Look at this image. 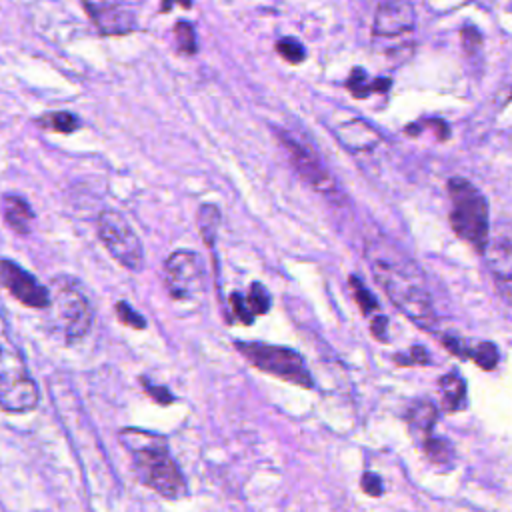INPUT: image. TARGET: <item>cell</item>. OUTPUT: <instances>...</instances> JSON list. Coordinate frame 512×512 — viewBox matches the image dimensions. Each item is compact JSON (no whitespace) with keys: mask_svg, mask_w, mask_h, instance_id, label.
<instances>
[{"mask_svg":"<svg viewBox=\"0 0 512 512\" xmlns=\"http://www.w3.org/2000/svg\"><path fill=\"white\" fill-rule=\"evenodd\" d=\"M364 258L390 302L418 328L432 332L438 324V314L420 266L382 236L366 240Z\"/></svg>","mask_w":512,"mask_h":512,"instance_id":"cell-1","label":"cell"},{"mask_svg":"<svg viewBox=\"0 0 512 512\" xmlns=\"http://www.w3.org/2000/svg\"><path fill=\"white\" fill-rule=\"evenodd\" d=\"M118 440L130 454L132 468L146 488L168 500L186 496V478L164 436L130 426L118 432Z\"/></svg>","mask_w":512,"mask_h":512,"instance_id":"cell-2","label":"cell"},{"mask_svg":"<svg viewBox=\"0 0 512 512\" xmlns=\"http://www.w3.org/2000/svg\"><path fill=\"white\" fill-rule=\"evenodd\" d=\"M48 324L66 344L80 342L94 324L92 304L82 284L72 276H54L48 284Z\"/></svg>","mask_w":512,"mask_h":512,"instance_id":"cell-3","label":"cell"},{"mask_svg":"<svg viewBox=\"0 0 512 512\" xmlns=\"http://www.w3.org/2000/svg\"><path fill=\"white\" fill-rule=\"evenodd\" d=\"M38 404V384L0 312V408L12 414H26L36 410Z\"/></svg>","mask_w":512,"mask_h":512,"instance_id":"cell-4","label":"cell"},{"mask_svg":"<svg viewBox=\"0 0 512 512\" xmlns=\"http://www.w3.org/2000/svg\"><path fill=\"white\" fill-rule=\"evenodd\" d=\"M448 198L452 230L472 248L484 252L490 240L488 200L470 180L462 176L448 180Z\"/></svg>","mask_w":512,"mask_h":512,"instance_id":"cell-5","label":"cell"},{"mask_svg":"<svg viewBox=\"0 0 512 512\" xmlns=\"http://www.w3.org/2000/svg\"><path fill=\"white\" fill-rule=\"evenodd\" d=\"M236 350L258 370L272 374L290 384L312 388L314 380L306 368L304 358L286 346L264 344V342H236Z\"/></svg>","mask_w":512,"mask_h":512,"instance_id":"cell-6","label":"cell"},{"mask_svg":"<svg viewBox=\"0 0 512 512\" xmlns=\"http://www.w3.org/2000/svg\"><path fill=\"white\" fill-rule=\"evenodd\" d=\"M98 238L108 254L124 268L138 272L144 264L142 242L118 210H102L96 218Z\"/></svg>","mask_w":512,"mask_h":512,"instance_id":"cell-7","label":"cell"},{"mask_svg":"<svg viewBox=\"0 0 512 512\" xmlns=\"http://www.w3.org/2000/svg\"><path fill=\"white\" fill-rule=\"evenodd\" d=\"M164 286L172 300L190 302L204 290L202 258L192 250H176L164 262Z\"/></svg>","mask_w":512,"mask_h":512,"instance_id":"cell-8","label":"cell"},{"mask_svg":"<svg viewBox=\"0 0 512 512\" xmlns=\"http://www.w3.org/2000/svg\"><path fill=\"white\" fill-rule=\"evenodd\" d=\"M278 142L282 144V148L286 150L292 168L296 170V174L308 184L312 186L316 192L320 194H334L336 192V180L330 174V170L322 164L320 156L306 144H302L294 134L286 132V130H274Z\"/></svg>","mask_w":512,"mask_h":512,"instance_id":"cell-9","label":"cell"},{"mask_svg":"<svg viewBox=\"0 0 512 512\" xmlns=\"http://www.w3.org/2000/svg\"><path fill=\"white\" fill-rule=\"evenodd\" d=\"M486 264L500 296L512 306V224L498 222L484 248Z\"/></svg>","mask_w":512,"mask_h":512,"instance_id":"cell-10","label":"cell"},{"mask_svg":"<svg viewBox=\"0 0 512 512\" xmlns=\"http://www.w3.org/2000/svg\"><path fill=\"white\" fill-rule=\"evenodd\" d=\"M0 284L20 304L36 310H46L50 302L48 286L40 284L36 276L24 270L20 264L8 258H0Z\"/></svg>","mask_w":512,"mask_h":512,"instance_id":"cell-11","label":"cell"},{"mask_svg":"<svg viewBox=\"0 0 512 512\" xmlns=\"http://www.w3.org/2000/svg\"><path fill=\"white\" fill-rule=\"evenodd\" d=\"M416 12L406 0H386L380 2L372 22L374 38H400L414 30Z\"/></svg>","mask_w":512,"mask_h":512,"instance_id":"cell-12","label":"cell"},{"mask_svg":"<svg viewBox=\"0 0 512 512\" xmlns=\"http://www.w3.org/2000/svg\"><path fill=\"white\" fill-rule=\"evenodd\" d=\"M86 14L102 36H124L136 30V12L124 4L82 2Z\"/></svg>","mask_w":512,"mask_h":512,"instance_id":"cell-13","label":"cell"},{"mask_svg":"<svg viewBox=\"0 0 512 512\" xmlns=\"http://www.w3.org/2000/svg\"><path fill=\"white\" fill-rule=\"evenodd\" d=\"M336 134H338V140L348 150H354V152L372 150L380 142V134L368 122L358 120V118H352V120L340 124L336 128Z\"/></svg>","mask_w":512,"mask_h":512,"instance_id":"cell-14","label":"cell"},{"mask_svg":"<svg viewBox=\"0 0 512 512\" xmlns=\"http://www.w3.org/2000/svg\"><path fill=\"white\" fill-rule=\"evenodd\" d=\"M2 218L6 226L16 234H28L34 222L32 206L18 194H6L2 198Z\"/></svg>","mask_w":512,"mask_h":512,"instance_id":"cell-15","label":"cell"},{"mask_svg":"<svg viewBox=\"0 0 512 512\" xmlns=\"http://www.w3.org/2000/svg\"><path fill=\"white\" fill-rule=\"evenodd\" d=\"M438 390H440V404H442L444 410L460 412L468 406L466 380L456 370L440 376Z\"/></svg>","mask_w":512,"mask_h":512,"instance_id":"cell-16","label":"cell"},{"mask_svg":"<svg viewBox=\"0 0 512 512\" xmlns=\"http://www.w3.org/2000/svg\"><path fill=\"white\" fill-rule=\"evenodd\" d=\"M406 418H408V424H410L412 430H416L422 436H426V434L432 432V428L436 424L438 410H436V406L432 402L422 400V402H416V404L410 406Z\"/></svg>","mask_w":512,"mask_h":512,"instance_id":"cell-17","label":"cell"},{"mask_svg":"<svg viewBox=\"0 0 512 512\" xmlns=\"http://www.w3.org/2000/svg\"><path fill=\"white\" fill-rule=\"evenodd\" d=\"M36 124L44 130H50V132H58V134H72L76 132L82 122L76 114L68 112V110H56V112H48V114H42Z\"/></svg>","mask_w":512,"mask_h":512,"instance_id":"cell-18","label":"cell"},{"mask_svg":"<svg viewBox=\"0 0 512 512\" xmlns=\"http://www.w3.org/2000/svg\"><path fill=\"white\" fill-rule=\"evenodd\" d=\"M218 226H220L218 206L210 204V202L200 204V208H198V230H200V236H202V240L208 248H214Z\"/></svg>","mask_w":512,"mask_h":512,"instance_id":"cell-19","label":"cell"},{"mask_svg":"<svg viewBox=\"0 0 512 512\" xmlns=\"http://www.w3.org/2000/svg\"><path fill=\"white\" fill-rule=\"evenodd\" d=\"M422 452L434 464H450L452 458H454V450H452L450 442L446 438H442V436H434L432 432L424 436Z\"/></svg>","mask_w":512,"mask_h":512,"instance_id":"cell-20","label":"cell"},{"mask_svg":"<svg viewBox=\"0 0 512 512\" xmlns=\"http://www.w3.org/2000/svg\"><path fill=\"white\" fill-rule=\"evenodd\" d=\"M348 88L352 90V94L356 98H366L370 92H378V90H388L390 88V80H374L368 82L366 80V72L362 68H354L350 78H348Z\"/></svg>","mask_w":512,"mask_h":512,"instance_id":"cell-21","label":"cell"},{"mask_svg":"<svg viewBox=\"0 0 512 512\" xmlns=\"http://www.w3.org/2000/svg\"><path fill=\"white\" fill-rule=\"evenodd\" d=\"M468 358H472L482 370H492L496 368L500 354L492 342H478L476 346L468 348Z\"/></svg>","mask_w":512,"mask_h":512,"instance_id":"cell-22","label":"cell"},{"mask_svg":"<svg viewBox=\"0 0 512 512\" xmlns=\"http://www.w3.org/2000/svg\"><path fill=\"white\" fill-rule=\"evenodd\" d=\"M244 298H246V304H248V308L254 316L266 314L270 310V294L260 282H252V286L248 290V296H244Z\"/></svg>","mask_w":512,"mask_h":512,"instance_id":"cell-23","label":"cell"},{"mask_svg":"<svg viewBox=\"0 0 512 512\" xmlns=\"http://www.w3.org/2000/svg\"><path fill=\"white\" fill-rule=\"evenodd\" d=\"M174 36H176V46L180 52L184 54H196L198 46H196V32L194 26L190 22H176L174 26Z\"/></svg>","mask_w":512,"mask_h":512,"instance_id":"cell-24","label":"cell"},{"mask_svg":"<svg viewBox=\"0 0 512 512\" xmlns=\"http://www.w3.org/2000/svg\"><path fill=\"white\" fill-rule=\"evenodd\" d=\"M350 286H352V292H354V298L360 306V310L364 314H374L378 312V300L374 298V294L364 286V282H360L356 276H350Z\"/></svg>","mask_w":512,"mask_h":512,"instance_id":"cell-25","label":"cell"},{"mask_svg":"<svg viewBox=\"0 0 512 512\" xmlns=\"http://www.w3.org/2000/svg\"><path fill=\"white\" fill-rule=\"evenodd\" d=\"M276 50H278V54H280L286 62H290V64H298V62H302V60L306 58L304 46H302L296 38H290V36L278 40V42H276Z\"/></svg>","mask_w":512,"mask_h":512,"instance_id":"cell-26","label":"cell"},{"mask_svg":"<svg viewBox=\"0 0 512 512\" xmlns=\"http://www.w3.org/2000/svg\"><path fill=\"white\" fill-rule=\"evenodd\" d=\"M116 316H118V320H120L122 324L130 326V328H134V330L146 328L144 316H140V314H138L128 302H124V300L116 302Z\"/></svg>","mask_w":512,"mask_h":512,"instance_id":"cell-27","label":"cell"},{"mask_svg":"<svg viewBox=\"0 0 512 512\" xmlns=\"http://www.w3.org/2000/svg\"><path fill=\"white\" fill-rule=\"evenodd\" d=\"M394 362H396V364H402V366L426 364V362H430V356H428V350H426V348H422V346H412V348L406 350L404 354L394 356Z\"/></svg>","mask_w":512,"mask_h":512,"instance_id":"cell-28","label":"cell"},{"mask_svg":"<svg viewBox=\"0 0 512 512\" xmlns=\"http://www.w3.org/2000/svg\"><path fill=\"white\" fill-rule=\"evenodd\" d=\"M230 306H232L234 316H236L242 324H252L254 314L250 312V308H248V304H246V298H244L242 294L232 292V294H230Z\"/></svg>","mask_w":512,"mask_h":512,"instance_id":"cell-29","label":"cell"},{"mask_svg":"<svg viewBox=\"0 0 512 512\" xmlns=\"http://www.w3.org/2000/svg\"><path fill=\"white\" fill-rule=\"evenodd\" d=\"M360 486H362V490H364L368 496H380L382 490H384L380 476L374 474V472H364L362 478H360Z\"/></svg>","mask_w":512,"mask_h":512,"instance_id":"cell-30","label":"cell"},{"mask_svg":"<svg viewBox=\"0 0 512 512\" xmlns=\"http://www.w3.org/2000/svg\"><path fill=\"white\" fill-rule=\"evenodd\" d=\"M142 386H144V390H146L156 402H162V404H170V402H172V394H170L164 386H152L146 378H142Z\"/></svg>","mask_w":512,"mask_h":512,"instance_id":"cell-31","label":"cell"},{"mask_svg":"<svg viewBox=\"0 0 512 512\" xmlns=\"http://www.w3.org/2000/svg\"><path fill=\"white\" fill-rule=\"evenodd\" d=\"M370 328H372V334H374V338H376V340L386 342V328H388V320H386V316L376 314V316L372 318V322H370Z\"/></svg>","mask_w":512,"mask_h":512,"instance_id":"cell-32","label":"cell"},{"mask_svg":"<svg viewBox=\"0 0 512 512\" xmlns=\"http://www.w3.org/2000/svg\"><path fill=\"white\" fill-rule=\"evenodd\" d=\"M174 2H178L184 8H190V4H192V0H162V12H168Z\"/></svg>","mask_w":512,"mask_h":512,"instance_id":"cell-33","label":"cell"}]
</instances>
